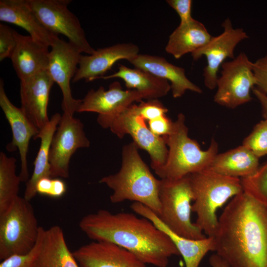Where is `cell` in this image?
<instances>
[{
  "label": "cell",
  "mask_w": 267,
  "mask_h": 267,
  "mask_svg": "<svg viewBox=\"0 0 267 267\" xmlns=\"http://www.w3.org/2000/svg\"><path fill=\"white\" fill-rule=\"evenodd\" d=\"M213 238L230 267H267V207L243 191L225 207Z\"/></svg>",
  "instance_id": "cell-1"
},
{
  "label": "cell",
  "mask_w": 267,
  "mask_h": 267,
  "mask_svg": "<svg viewBox=\"0 0 267 267\" xmlns=\"http://www.w3.org/2000/svg\"><path fill=\"white\" fill-rule=\"evenodd\" d=\"M79 225L89 238L117 245L147 265L167 267L171 257L180 255L166 233L133 213L100 209L84 216Z\"/></svg>",
  "instance_id": "cell-2"
},
{
  "label": "cell",
  "mask_w": 267,
  "mask_h": 267,
  "mask_svg": "<svg viewBox=\"0 0 267 267\" xmlns=\"http://www.w3.org/2000/svg\"><path fill=\"white\" fill-rule=\"evenodd\" d=\"M134 142L125 145L122 149V165L118 172L103 177L99 182L112 191L110 199L113 203L126 200L141 203L159 217V199L160 179L152 174L140 156Z\"/></svg>",
  "instance_id": "cell-3"
},
{
  "label": "cell",
  "mask_w": 267,
  "mask_h": 267,
  "mask_svg": "<svg viewBox=\"0 0 267 267\" xmlns=\"http://www.w3.org/2000/svg\"><path fill=\"white\" fill-rule=\"evenodd\" d=\"M189 178L194 201L191 210L197 216L195 223L208 237H213L218 224L217 211L243 192L241 179L208 170L191 174Z\"/></svg>",
  "instance_id": "cell-4"
},
{
  "label": "cell",
  "mask_w": 267,
  "mask_h": 267,
  "mask_svg": "<svg viewBox=\"0 0 267 267\" xmlns=\"http://www.w3.org/2000/svg\"><path fill=\"white\" fill-rule=\"evenodd\" d=\"M182 113L173 122L170 134L163 136L169 146L165 164L155 171L161 179H176L206 170L218 154V144L213 138L208 148L201 149L198 142L188 135Z\"/></svg>",
  "instance_id": "cell-5"
},
{
  "label": "cell",
  "mask_w": 267,
  "mask_h": 267,
  "mask_svg": "<svg viewBox=\"0 0 267 267\" xmlns=\"http://www.w3.org/2000/svg\"><path fill=\"white\" fill-rule=\"evenodd\" d=\"M159 199L161 214L158 217L170 230L191 239L206 237L191 220L193 194L189 175L176 179H161Z\"/></svg>",
  "instance_id": "cell-6"
},
{
  "label": "cell",
  "mask_w": 267,
  "mask_h": 267,
  "mask_svg": "<svg viewBox=\"0 0 267 267\" xmlns=\"http://www.w3.org/2000/svg\"><path fill=\"white\" fill-rule=\"evenodd\" d=\"M40 226L30 201L18 196L0 214V259L29 252L35 246Z\"/></svg>",
  "instance_id": "cell-7"
},
{
  "label": "cell",
  "mask_w": 267,
  "mask_h": 267,
  "mask_svg": "<svg viewBox=\"0 0 267 267\" xmlns=\"http://www.w3.org/2000/svg\"><path fill=\"white\" fill-rule=\"evenodd\" d=\"M97 123L104 129H109L118 137L130 134L138 148L145 150L151 158V167L155 171L166 163L168 149L163 136L153 134L139 114L137 105L133 104L118 115H98Z\"/></svg>",
  "instance_id": "cell-8"
},
{
  "label": "cell",
  "mask_w": 267,
  "mask_h": 267,
  "mask_svg": "<svg viewBox=\"0 0 267 267\" xmlns=\"http://www.w3.org/2000/svg\"><path fill=\"white\" fill-rule=\"evenodd\" d=\"M42 25L50 33L65 36L82 53L92 54L95 49L89 44L78 18L68 8L71 0H26Z\"/></svg>",
  "instance_id": "cell-9"
},
{
  "label": "cell",
  "mask_w": 267,
  "mask_h": 267,
  "mask_svg": "<svg viewBox=\"0 0 267 267\" xmlns=\"http://www.w3.org/2000/svg\"><path fill=\"white\" fill-rule=\"evenodd\" d=\"M252 64L245 53L240 52L222 64L214 97L216 103L234 109L251 100L250 91L256 84Z\"/></svg>",
  "instance_id": "cell-10"
},
{
  "label": "cell",
  "mask_w": 267,
  "mask_h": 267,
  "mask_svg": "<svg viewBox=\"0 0 267 267\" xmlns=\"http://www.w3.org/2000/svg\"><path fill=\"white\" fill-rule=\"evenodd\" d=\"M89 146L90 141L85 134L81 121L63 113L50 147L51 177L68 178L72 155L78 149Z\"/></svg>",
  "instance_id": "cell-11"
},
{
  "label": "cell",
  "mask_w": 267,
  "mask_h": 267,
  "mask_svg": "<svg viewBox=\"0 0 267 267\" xmlns=\"http://www.w3.org/2000/svg\"><path fill=\"white\" fill-rule=\"evenodd\" d=\"M50 47L48 71L62 92L63 113L74 116L82 99L73 97L70 82L77 71L82 52L72 43L61 39L58 36L54 38Z\"/></svg>",
  "instance_id": "cell-12"
},
{
  "label": "cell",
  "mask_w": 267,
  "mask_h": 267,
  "mask_svg": "<svg viewBox=\"0 0 267 267\" xmlns=\"http://www.w3.org/2000/svg\"><path fill=\"white\" fill-rule=\"evenodd\" d=\"M222 26L223 30L221 34L212 37L205 45L191 53L195 60L206 56L207 65L204 69V82L211 90L216 88L220 67L226 58H235L234 51L236 46L242 41L248 38L243 29L233 27L229 18L223 22Z\"/></svg>",
  "instance_id": "cell-13"
},
{
  "label": "cell",
  "mask_w": 267,
  "mask_h": 267,
  "mask_svg": "<svg viewBox=\"0 0 267 267\" xmlns=\"http://www.w3.org/2000/svg\"><path fill=\"white\" fill-rule=\"evenodd\" d=\"M0 106L8 122L12 134V139L7 146V150L18 149L20 157L21 169L19 175L21 182L29 179L27 154L31 138L35 139L40 130L30 121L20 108L15 106L7 96L3 81L0 80Z\"/></svg>",
  "instance_id": "cell-14"
},
{
  "label": "cell",
  "mask_w": 267,
  "mask_h": 267,
  "mask_svg": "<svg viewBox=\"0 0 267 267\" xmlns=\"http://www.w3.org/2000/svg\"><path fill=\"white\" fill-rule=\"evenodd\" d=\"M54 83L48 70L20 81V108L39 130L50 119L47 106L50 89Z\"/></svg>",
  "instance_id": "cell-15"
},
{
  "label": "cell",
  "mask_w": 267,
  "mask_h": 267,
  "mask_svg": "<svg viewBox=\"0 0 267 267\" xmlns=\"http://www.w3.org/2000/svg\"><path fill=\"white\" fill-rule=\"evenodd\" d=\"M142 95L136 90H124L118 82L111 84L107 90L100 86L97 90L88 92L77 112H94L98 115L112 117L120 113L135 101H142Z\"/></svg>",
  "instance_id": "cell-16"
},
{
  "label": "cell",
  "mask_w": 267,
  "mask_h": 267,
  "mask_svg": "<svg viewBox=\"0 0 267 267\" xmlns=\"http://www.w3.org/2000/svg\"><path fill=\"white\" fill-rule=\"evenodd\" d=\"M73 254L80 267H148L129 251L110 242L93 241Z\"/></svg>",
  "instance_id": "cell-17"
},
{
  "label": "cell",
  "mask_w": 267,
  "mask_h": 267,
  "mask_svg": "<svg viewBox=\"0 0 267 267\" xmlns=\"http://www.w3.org/2000/svg\"><path fill=\"white\" fill-rule=\"evenodd\" d=\"M138 52L136 45L124 43L98 49L89 55L82 54L72 82H78L83 79L90 82L100 79L117 61L127 59L129 61L137 55Z\"/></svg>",
  "instance_id": "cell-18"
},
{
  "label": "cell",
  "mask_w": 267,
  "mask_h": 267,
  "mask_svg": "<svg viewBox=\"0 0 267 267\" xmlns=\"http://www.w3.org/2000/svg\"><path fill=\"white\" fill-rule=\"evenodd\" d=\"M15 35L16 45L10 59L20 81L48 70L49 46L16 31Z\"/></svg>",
  "instance_id": "cell-19"
},
{
  "label": "cell",
  "mask_w": 267,
  "mask_h": 267,
  "mask_svg": "<svg viewBox=\"0 0 267 267\" xmlns=\"http://www.w3.org/2000/svg\"><path fill=\"white\" fill-rule=\"evenodd\" d=\"M131 208L134 213L151 221L169 236L182 257L186 267H199L202 260L208 252L215 251L213 237H206L199 240L182 237L170 230L158 216L145 205L133 202Z\"/></svg>",
  "instance_id": "cell-20"
},
{
  "label": "cell",
  "mask_w": 267,
  "mask_h": 267,
  "mask_svg": "<svg viewBox=\"0 0 267 267\" xmlns=\"http://www.w3.org/2000/svg\"><path fill=\"white\" fill-rule=\"evenodd\" d=\"M129 62L136 68L170 81L174 98L182 96L186 90L198 93L202 92L198 86L187 78L183 68L169 62L163 57L138 54Z\"/></svg>",
  "instance_id": "cell-21"
},
{
  "label": "cell",
  "mask_w": 267,
  "mask_h": 267,
  "mask_svg": "<svg viewBox=\"0 0 267 267\" xmlns=\"http://www.w3.org/2000/svg\"><path fill=\"white\" fill-rule=\"evenodd\" d=\"M0 21L22 28L32 38L49 47L57 36L44 28L26 0H0Z\"/></svg>",
  "instance_id": "cell-22"
},
{
  "label": "cell",
  "mask_w": 267,
  "mask_h": 267,
  "mask_svg": "<svg viewBox=\"0 0 267 267\" xmlns=\"http://www.w3.org/2000/svg\"><path fill=\"white\" fill-rule=\"evenodd\" d=\"M34 267H80L60 226L55 225L45 229Z\"/></svg>",
  "instance_id": "cell-23"
},
{
  "label": "cell",
  "mask_w": 267,
  "mask_h": 267,
  "mask_svg": "<svg viewBox=\"0 0 267 267\" xmlns=\"http://www.w3.org/2000/svg\"><path fill=\"white\" fill-rule=\"evenodd\" d=\"M259 159L241 145L225 152L218 153L206 170L227 177L246 178L257 172L259 168Z\"/></svg>",
  "instance_id": "cell-24"
},
{
  "label": "cell",
  "mask_w": 267,
  "mask_h": 267,
  "mask_svg": "<svg viewBox=\"0 0 267 267\" xmlns=\"http://www.w3.org/2000/svg\"><path fill=\"white\" fill-rule=\"evenodd\" d=\"M115 78L122 79L129 89L137 90L147 100L157 99L167 94L171 89L168 81L138 68H131L120 64L118 71L104 76V80Z\"/></svg>",
  "instance_id": "cell-25"
},
{
  "label": "cell",
  "mask_w": 267,
  "mask_h": 267,
  "mask_svg": "<svg viewBox=\"0 0 267 267\" xmlns=\"http://www.w3.org/2000/svg\"><path fill=\"white\" fill-rule=\"evenodd\" d=\"M211 38L205 25L193 19L188 22L180 23L169 36L165 50L176 59H179L201 48Z\"/></svg>",
  "instance_id": "cell-26"
},
{
  "label": "cell",
  "mask_w": 267,
  "mask_h": 267,
  "mask_svg": "<svg viewBox=\"0 0 267 267\" xmlns=\"http://www.w3.org/2000/svg\"><path fill=\"white\" fill-rule=\"evenodd\" d=\"M61 117V115L59 113H56L52 115L48 123L40 130L35 138H40L41 143L34 162L33 172L26 182L24 198L28 201H30L37 194L36 185L39 180L44 178H51L49 162V150L52 137Z\"/></svg>",
  "instance_id": "cell-27"
},
{
  "label": "cell",
  "mask_w": 267,
  "mask_h": 267,
  "mask_svg": "<svg viewBox=\"0 0 267 267\" xmlns=\"http://www.w3.org/2000/svg\"><path fill=\"white\" fill-rule=\"evenodd\" d=\"M16 160L0 153V214L5 211L18 197L20 182L16 173Z\"/></svg>",
  "instance_id": "cell-28"
},
{
  "label": "cell",
  "mask_w": 267,
  "mask_h": 267,
  "mask_svg": "<svg viewBox=\"0 0 267 267\" xmlns=\"http://www.w3.org/2000/svg\"><path fill=\"white\" fill-rule=\"evenodd\" d=\"M241 180L243 191L267 207V161L253 176Z\"/></svg>",
  "instance_id": "cell-29"
},
{
  "label": "cell",
  "mask_w": 267,
  "mask_h": 267,
  "mask_svg": "<svg viewBox=\"0 0 267 267\" xmlns=\"http://www.w3.org/2000/svg\"><path fill=\"white\" fill-rule=\"evenodd\" d=\"M258 158L267 155V120L258 123L242 144Z\"/></svg>",
  "instance_id": "cell-30"
},
{
  "label": "cell",
  "mask_w": 267,
  "mask_h": 267,
  "mask_svg": "<svg viewBox=\"0 0 267 267\" xmlns=\"http://www.w3.org/2000/svg\"><path fill=\"white\" fill-rule=\"evenodd\" d=\"M45 229L40 226L37 243L28 253L15 254L2 260L0 267H34L39 255Z\"/></svg>",
  "instance_id": "cell-31"
},
{
  "label": "cell",
  "mask_w": 267,
  "mask_h": 267,
  "mask_svg": "<svg viewBox=\"0 0 267 267\" xmlns=\"http://www.w3.org/2000/svg\"><path fill=\"white\" fill-rule=\"evenodd\" d=\"M15 31L10 27L0 23V61L11 58L16 45Z\"/></svg>",
  "instance_id": "cell-32"
},
{
  "label": "cell",
  "mask_w": 267,
  "mask_h": 267,
  "mask_svg": "<svg viewBox=\"0 0 267 267\" xmlns=\"http://www.w3.org/2000/svg\"><path fill=\"white\" fill-rule=\"evenodd\" d=\"M139 114L146 121H149L163 115H166L168 110L158 99L141 101L137 105Z\"/></svg>",
  "instance_id": "cell-33"
},
{
  "label": "cell",
  "mask_w": 267,
  "mask_h": 267,
  "mask_svg": "<svg viewBox=\"0 0 267 267\" xmlns=\"http://www.w3.org/2000/svg\"><path fill=\"white\" fill-rule=\"evenodd\" d=\"M257 89L267 95V54L252 64Z\"/></svg>",
  "instance_id": "cell-34"
},
{
  "label": "cell",
  "mask_w": 267,
  "mask_h": 267,
  "mask_svg": "<svg viewBox=\"0 0 267 267\" xmlns=\"http://www.w3.org/2000/svg\"><path fill=\"white\" fill-rule=\"evenodd\" d=\"M173 123L166 115L148 121V128L151 132L158 136L168 135L171 131Z\"/></svg>",
  "instance_id": "cell-35"
},
{
  "label": "cell",
  "mask_w": 267,
  "mask_h": 267,
  "mask_svg": "<svg viewBox=\"0 0 267 267\" xmlns=\"http://www.w3.org/2000/svg\"><path fill=\"white\" fill-rule=\"evenodd\" d=\"M178 14L180 23H183L192 20V0H168L166 1Z\"/></svg>",
  "instance_id": "cell-36"
},
{
  "label": "cell",
  "mask_w": 267,
  "mask_h": 267,
  "mask_svg": "<svg viewBox=\"0 0 267 267\" xmlns=\"http://www.w3.org/2000/svg\"><path fill=\"white\" fill-rule=\"evenodd\" d=\"M66 191V185L64 181L59 178H54L52 181V187L49 196L59 198Z\"/></svg>",
  "instance_id": "cell-37"
},
{
  "label": "cell",
  "mask_w": 267,
  "mask_h": 267,
  "mask_svg": "<svg viewBox=\"0 0 267 267\" xmlns=\"http://www.w3.org/2000/svg\"><path fill=\"white\" fill-rule=\"evenodd\" d=\"M52 179L50 177H46L39 180L36 185V191L40 194L49 196L52 187Z\"/></svg>",
  "instance_id": "cell-38"
},
{
  "label": "cell",
  "mask_w": 267,
  "mask_h": 267,
  "mask_svg": "<svg viewBox=\"0 0 267 267\" xmlns=\"http://www.w3.org/2000/svg\"><path fill=\"white\" fill-rule=\"evenodd\" d=\"M252 89L253 93L261 105L264 119L267 120V95L261 91L257 88H253Z\"/></svg>",
  "instance_id": "cell-39"
},
{
  "label": "cell",
  "mask_w": 267,
  "mask_h": 267,
  "mask_svg": "<svg viewBox=\"0 0 267 267\" xmlns=\"http://www.w3.org/2000/svg\"><path fill=\"white\" fill-rule=\"evenodd\" d=\"M209 263L212 267H230L227 263L217 254L210 257Z\"/></svg>",
  "instance_id": "cell-40"
}]
</instances>
